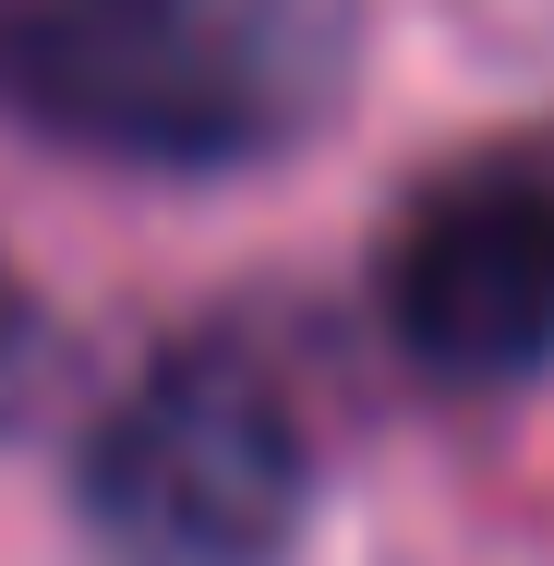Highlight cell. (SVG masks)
I'll list each match as a JSON object with an SVG mask.
<instances>
[{
    "mask_svg": "<svg viewBox=\"0 0 554 566\" xmlns=\"http://www.w3.org/2000/svg\"><path fill=\"white\" fill-rule=\"evenodd\" d=\"M374 302L410 374L458 398L531 386L554 361V157L506 145L435 169L374 253Z\"/></svg>",
    "mask_w": 554,
    "mask_h": 566,
    "instance_id": "obj_3",
    "label": "cell"
},
{
    "mask_svg": "<svg viewBox=\"0 0 554 566\" xmlns=\"http://www.w3.org/2000/svg\"><path fill=\"white\" fill-rule=\"evenodd\" d=\"M349 61V0H0V109L121 169L290 157Z\"/></svg>",
    "mask_w": 554,
    "mask_h": 566,
    "instance_id": "obj_1",
    "label": "cell"
},
{
    "mask_svg": "<svg viewBox=\"0 0 554 566\" xmlns=\"http://www.w3.org/2000/svg\"><path fill=\"white\" fill-rule=\"evenodd\" d=\"M49 349H61V338H49V302H36L12 265H0V434L36 410V386H49Z\"/></svg>",
    "mask_w": 554,
    "mask_h": 566,
    "instance_id": "obj_4",
    "label": "cell"
},
{
    "mask_svg": "<svg viewBox=\"0 0 554 566\" xmlns=\"http://www.w3.org/2000/svg\"><path fill=\"white\" fill-rule=\"evenodd\" d=\"M314 506V447L265 349L181 338L85 447V518L121 566H278Z\"/></svg>",
    "mask_w": 554,
    "mask_h": 566,
    "instance_id": "obj_2",
    "label": "cell"
}]
</instances>
